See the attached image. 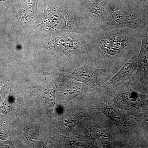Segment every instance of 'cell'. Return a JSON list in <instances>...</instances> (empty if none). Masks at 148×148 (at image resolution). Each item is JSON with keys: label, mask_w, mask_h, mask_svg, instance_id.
<instances>
[{"label": "cell", "mask_w": 148, "mask_h": 148, "mask_svg": "<svg viewBox=\"0 0 148 148\" xmlns=\"http://www.w3.org/2000/svg\"><path fill=\"white\" fill-rule=\"evenodd\" d=\"M141 32L127 27L106 25L88 32V61L92 66L116 73L139 53Z\"/></svg>", "instance_id": "cell-1"}, {"label": "cell", "mask_w": 148, "mask_h": 148, "mask_svg": "<svg viewBox=\"0 0 148 148\" xmlns=\"http://www.w3.org/2000/svg\"><path fill=\"white\" fill-rule=\"evenodd\" d=\"M84 106L104 114L121 133L126 148H142L145 142L134 117L119 108L111 101L104 88L90 89L84 93Z\"/></svg>", "instance_id": "cell-2"}, {"label": "cell", "mask_w": 148, "mask_h": 148, "mask_svg": "<svg viewBox=\"0 0 148 148\" xmlns=\"http://www.w3.org/2000/svg\"><path fill=\"white\" fill-rule=\"evenodd\" d=\"M84 119L83 137L92 141L98 148H126L115 125L100 111L90 109Z\"/></svg>", "instance_id": "cell-3"}, {"label": "cell", "mask_w": 148, "mask_h": 148, "mask_svg": "<svg viewBox=\"0 0 148 148\" xmlns=\"http://www.w3.org/2000/svg\"><path fill=\"white\" fill-rule=\"evenodd\" d=\"M106 24L136 29L142 33L148 26V16L128 0H108Z\"/></svg>", "instance_id": "cell-4"}, {"label": "cell", "mask_w": 148, "mask_h": 148, "mask_svg": "<svg viewBox=\"0 0 148 148\" xmlns=\"http://www.w3.org/2000/svg\"><path fill=\"white\" fill-rule=\"evenodd\" d=\"M103 87L114 104L126 113L132 116L148 114V94H143L132 89L130 81L112 89Z\"/></svg>", "instance_id": "cell-5"}, {"label": "cell", "mask_w": 148, "mask_h": 148, "mask_svg": "<svg viewBox=\"0 0 148 148\" xmlns=\"http://www.w3.org/2000/svg\"><path fill=\"white\" fill-rule=\"evenodd\" d=\"M116 73L108 68L94 67L88 61L78 69L61 75L86 85L91 89H96L103 87Z\"/></svg>", "instance_id": "cell-6"}, {"label": "cell", "mask_w": 148, "mask_h": 148, "mask_svg": "<svg viewBox=\"0 0 148 148\" xmlns=\"http://www.w3.org/2000/svg\"><path fill=\"white\" fill-rule=\"evenodd\" d=\"M108 0H82L76 5L81 18L88 32L106 25Z\"/></svg>", "instance_id": "cell-7"}, {"label": "cell", "mask_w": 148, "mask_h": 148, "mask_svg": "<svg viewBox=\"0 0 148 148\" xmlns=\"http://www.w3.org/2000/svg\"><path fill=\"white\" fill-rule=\"evenodd\" d=\"M141 47L138 56L137 71L130 80L132 89L148 94V26L141 33Z\"/></svg>", "instance_id": "cell-8"}, {"label": "cell", "mask_w": 148, "mask_h": 148, "mask_svg": "<svg viewBox=\"0 0 148 148\" xmlns=\"http://www.w3.org/2000/svg\"><path fill=\"white\" fill-rule=\"evenodd\" d=\"M139 53L133 56L103 86L112 89L130 81L137 71Z\"/></svg>", "instance_id": "cell-9"}, {"label": "cell", "mask_w": 148, "mask_h": 148, "mask_svg": "<svg viewBox=\"0 0 148 148\" xmlns=\"http://www.w3.org/2000/svg\"><path fill=\"white\" fill-rule=\"evenodd\" d=\"M140 130V134L148 148V114H140L133 116Z\"/></svg>", "instance_id": "cell-10"}, {"label": "cell", "mask_w": 148, "mask_h": 148, "mask_svg": "<svg viewBox=\"0 0 148 148\" xmlns=\"http://www.w3.org/2000/svg\"><path fill=\"white\" fill-rule=\"evenodd\" d=\"M132 4L148 16V0H128Z\"/></svg>", "instance_id": "cell-11"}, {"label": "cell", "mask_w": 148, "mask_h": 148, "mask_svg": "<svg viewBox=\"0 0 148 148\" xmlns=\"http://www.w3.org/2000/svg\"><path fill=\"white\" fill-rule=\"evenodd\" d=\"M45 101L49 105H52L55 101V91L51 89L47 92L45 95Z\"/></svg>", "instance_id": "cell-12"}, {"label": "cell", "mask_w": 148, "mask_h": 148, "mask_svg": "<svg viewBox=\"0 0 148 148\" xmlns=\"http://www.w3.org/2000/svg\"><path fill=\"white\" fill-rule=\"evenodd\" d=\"M61 1L76 5L78 3H79L81 1H82V0H61Z\"/></svg>", "instance_id": "cell-13"}, {"label": "cell", "mask_w": 148, "mask_h": 148, "mask_svg": "<svg viewBox=\"0 0 148 148\" xmlns=\"http://www.w3.org/2000/svg\"><path fill=\"white\" fill-rule=\"evenodd\" d=\"M147 91H148V83H147Z\"/></svg>", "instance_id": "cell-14"}]
</instances>
